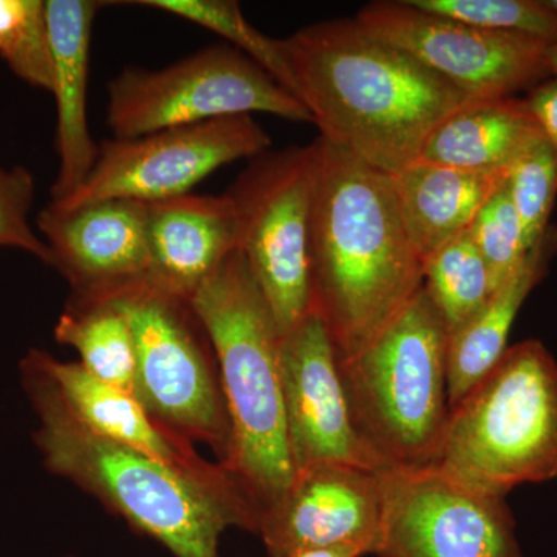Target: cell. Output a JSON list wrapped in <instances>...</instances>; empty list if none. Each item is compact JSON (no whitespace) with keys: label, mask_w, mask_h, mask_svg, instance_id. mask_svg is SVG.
<instances>
[{"label":"cell","mask_w":557,"mask_h":557,"mask_svg":"<svg viewBox=\"0 0 557 557\" xmlns=\"http://www.w3.org/2000/svg\"><path fill=\"white\" fill-rule=\"evenodd\" d=\"M282 47L321 137L391 177L416 163L438 124L471 100L355 17L300 28Z\"/></svg>","instance_id":"cell-1"},{"label":"cell","mask_w":557,"mask_h":557,"mask_svg":"<svg viewBox=\"0 0 557 557\" xmlns=\"http://www.w3.org/2000/svg\"><path fill=\"white\" fill-rule=\"evenodd\" d=\"M310 223V310L338 358L359 354L423 288L391 175L319 137Z\"/></svg>","instance_id":"cell-2"},{"label":"cell","mask_w":557,"mask_h":557,"mask_svg":"<svg viewBox=\"0 0 557 557\" xmlns=\"http://www.w3.org/2000/svg\"><path fill=\"white\" fill-rule=\"evenodd\" d=\"M21 379L38 416L33 440L44 467L100 498L175 557H219L228 527L258 533L260 515L244 491L208 485L91 431L30 354L21 361Z\"/></svg>","instance_id":"cell-3"},{"label":"cell","mask_w":557,"mask_h":557,"mask_svg":"<svg viewBox=\"0 0 557 557\" xmlns=\"http://www.w3.org/2000/svg\"><path fill=\"white\" fill-rule=\"evenodd\" d=\"M189 304L218 359L231 428L222 467L262 518L295 480L276 322L240 249L220 263Z\"/></svg>","instance_id":"cell-4"},{"label":"cell","mask_w":557,"mask_h":557,"mask_svg":"<svg viewBox=\"0 0 557 557\" xmlns=\"http://www.w3.org/2000/svg\"><path fill=\"white\" fill-rule=\"evenodd\" d=\"M445 325L421 288L355 357L339 359L351 420L381 469L428 468L449 420Z\"/></svg>","instance_id":"cell-5"},{"label":"cell","mask_w":557,"mask_h":557,"mask_svg":"<svg viewBox=\"0 0 557 557\" xmlns=\"http://www.w3.org/2000/svg\"><path fill=\"white\" fill-rule=\"evenodd\" d=\"M431 468L504 497L557 478V361L541 341L508 347L450 409Z\"/></svg>","instance_id":"cell-6"},{"label":"cell","mask_w":557,"mask_h":557,"mask_svg":"<svg viewBox=\"0 0 557 557\" xmlns=\"http://www.w3.org/2000/svg\"><path fill=\"white\" fill-rule=\"evenodd\" d=\"M95 300H109L129 322L137 354L138 401L161 426L178 437L208 443L225 461L231 442L228 413L209 362L211 344H205L207 333L189 300L149 278Z\"/></svg>","instance_id":"cell-7"},{"label":"cell","mask_w":557,"mask_h":557,"mask_svg":"<svg viewBox=\"0 0 557 557\" xmlns=\"http://www.w3.org/2000/svg\"><path fill=\"white\" fill-rule=\"evenodd\" d=\"M251 113L311 123L295 95L230 44L160 70L126 67L108 84L106 121L115 138Z\"/></svg>","instance_id":"cell-8"},{"label":"cell","mask_w":557,"mask_h":557,"mask_svg":"<svg viewBox=\"0 0 557 557\" xmlns=\"http://www.w3.org/2000/svg\"><path fill=\"white\" fill-rule=\"evenodd\" d=\"M314 148L251 159L226 194L239 215V249L285 336L310 313V223Z\"/></svg>","instance_id":"cell-9"},{"label":"cell","mask_w":557,"mask_h":557,"mask_svg":"<svg viewBox=\"0 0 557 557\" xmlns=\"http://www.w3.org/2000/svg\"><path fill=\"white\" fill-rule=\"evenodd\" d=\"M379 557H523L504 496L435 468L379 471Z\"/></svg>","instance_id":"cell-10"},{"label":"cell","mask_w":557,"mask_h":557,"mask_svg":"<svg viewBox=\"0 0 557 557\" xmlns=\"http://www.w3.org/2000/svg\"><path fill=\"white\" fill-rule=\"evenodd\" d=\"M271 148V137L251 115L228 116L172 127L137 138L106 139L97 163L75 194L60 208L102 200L156 203L193 193L212 172Z\"/></svg>","instance_id":"cell-11"},{"label":"cell","mask_w":557,"mask_h":557,"mask_svg":"<svg viewBox=\"0 0 557 557\" xmlns=\"http://www.w3.org/2000/svg\"><path fill=\"white\" fill-rule=\"evenodd\" d=\"M370 35L408 51L471 100L511 98L547 81L549 44L480 30L401 2H372L358 11Z\"/></svg>","instance_id":"cell-12"},{"label":"cell","mask_w":557,"mask_h":557,"mask_svg":"<svg viewBox=\"0 0 557 557\" xmlns=\"http://www.w3.org/2000/svg\"><path fill=\"white\" fill-rule=\"evenodd\" d=\"M281 381L295 474L321 463L380 471L355 429L338 351L314 311L281 338Z\"/></svg>","instance_id":"cell-13"},{"label":"cell","mask_w":557,"mask_h":557,"mask_svg":"<svg viewBox=\"0 0 557 557\" xmlns=\"http://www.w3.org/2000/svg\"><path fill=\"white\" fill-rule=\"evenodd\" d=\"M383 493L379 471L346 463L300 469L276 507L260 518L258 534L270 557L355 545L368 555L379 542Z\"/></svg>","instance_id":"cell-14"},{"label":"cell","mask_w":557,"mask_h":557,"mask_svg":"<svg viewBox=\"0 0 557 557\" xmlns=\"http://www.w3.org/2000/svg\"><path fill=\"white\" fill-rule=\"evenodd\" d=\"M36 225L53 269L72 287L69 302H89L149 277L148 203L102 200L78 208L49 203Z\"/></svg>","instance_id":"cell-15"},{"label":"cell","mask_w":557,"mask_h":557,"mask_svg":"<svg viewBox=\"0 0 557 557\" xmlns=\"http://www.w3.org/2000/svg\"><path fill=\"white\" fill-rule=\"evenodd\" d=\"M30 357L49 376L67 408L91 431L163 461L220 490H242L223 467L209 465L178 437L161 426L137 398L95 379L81 362H65L32 348Z\"/></svg>","instance_id":"cell-16"},{"label":"cell","mask_w":557,"mask_h":557,"mask_svg":"<svg viewBox=\"0 0 557 557\" xmlns=\"http://www.w3.org/2000/svg\"><path fill=\"white\" fill-rule=\"evenodd\" d=\"M149 281L188 299L239 249V215L228 194H185L148 203Z\"/></svg>","instance_id":"cell-17"},{"label":"cell","mask_w":557,"mask_h":557,"mask_svg":"<svg viewBox=\"0 0 557 557\" xmlns=\"http://www.w3.org/2000/svg\"><path fill=\"white\" fill-rule=\"evenodd\" d=\"M104 2L47 0L53 89L57 100V149L60 157L51 201H61L81 188L98 159L87 121L90 36L95 16Z\"/></svg>","instance_id":"cell-18"},{"label":"cell","mask_w":557,"mask_h":557,"mask_svg":"<svg viewBox=\"0 0 557 557\" xmlns=\"http://www.w3.org/2000/svg\"><path fill=\"white\" fill-rule=\"evenodd\" d=\"M505 180L507 174H478L424 161L392 175L406 233L421 262L468 231Z\"/></svg>","instance_id":"cell-19"},{"label":"cell","mask_w":557,"mask_h":557,"mask_svg":"<svg viewBox=\"0 0 557 557\" xmlns=\"http://www.w3.org/2000/svg\"><path fill=\"white\" fill-rule=\"evenodd\" d=\"M542 137L525 100H469L438 124L417 161L478 174H507Z\"/></svg>","instance_id":"cell-20"},{"label":"cell","mask_w":557,"mask_h":557,"mask_svg":"<svg viewBox=\"0 0 557 557\" xmlns=\"http://www.w3.org/2000/svg\"><path fill=\"white\" fill-rule=\"evenodd\" d=\"M548 236L515 273L494 289L478 314L448 341L449 409L478 386L508 350V336L519 310L547 269Z\"/></svg>","instance_id":"cell-21"},{"label":"cell","mask_w":557,"mask_h":557,"mask_svg":"<svg viewBox=\"0 0 557 557\" xmlns=\"http://www.w3.org/2000/svg\"><path fill=\"white\" fill-rule=\"evenodd\" d=\"M54 338L75 348L81 364L95 379L135 397L134 336L126 317L109 300L69 302L58 319Z\"/></svg>","instance_id":"cell-22"},{"label":"cell","mask_w":557,"mask_h":557,"mask_svg":"<svg viewBox=\"0 0 557 557\" xmlns=\"http://www.w3.org/2000/svg\"><path fill=\"white\" fill-rule=\"evenodd\" d=\"M423 289L449 336L482 310L494 288L469 231L423 263Z\"/></svg>","instance_id":"cell-23"},{"label":"cell","mask_w":557,"mask_h":557,"mask_svg":"<svg viewBox=\"0 0 557 557\" xmlns=\"http://www.w3.org/2000/svg\"><path fill=\"white\" fill-rule=\"evenodd\" d=\"M134 3L174 14L222 36L231 47L251 58L296 97L295 79L282 39L270 38L252 27L245 20L239 3L233 0H138Z\"/></svg>","instance_id":"cell-24"},{"label":"cell","mask_w":557,"mask_h":557,"mask_svg":"<svg viewBox=\"0 0 557 557\" xmlns=\"http://www.w3.org/2000/svg\"><path fill=\"white\" fill-rule=\"evenodd\" d=\"M0 58L17 78L38 89H53L46 2L0 0Z\"/></svg>","instance_id":"cell-25"},{"label":"cell","mask_w":557,"mask_h":557,"mask_svg":"<svg viewBox=\"0 0 557 557\" xmlns=\"http://www.w3.org/2000/svg\"><path fill=\"white\" fill-rule=\"evenodd\" d=\"M417 9L480 30L557 42V10L539 0H408Z\"/></svg>","instance_id":"cell-26"},{"label":"cell","mask_w":557,"mask_h":557,"mask_svg":"<svg viewBox=\"0 0 557 557\" xmlns=\"http://www.w3.org/2000/svg\"><path fill=\"white\" fill-rule=\"evenodd\" d=\"M505 186L531 251L547 237L557 194V160L545 137L539 138L512 163Z\"/></svg>","instance_id":"cell-27"},{"label":"cell","mask_w":557,"mask_h":557,"mask_svg":"<svg viewBox=\"0 0 557 557\" xmlns=\"http://www.w3.org/2000/svg\"><path fill=\"white\" fill-rule=\"evenodd\" d=\"M468 231L485 260L494 289L500 287L530 255L522 223L505 185L483 205Z\"/></svg>","instance_id":"cell-28"},{"label":"cell","mask_w":557,"mask_h":557,"mask_svg":"<svg viewBox=\"0 0 557 557\" xmlns=\"http://www.w3.org/2000/svg\"><path fill=\"white\" fill-rule=\"evenodd\" d=\"M35 190L30 171L22 166L13 170L0 166V247L21 249L53 267L49 247L28 220Z\"/></svg>","instance_id":"cell-29"},{"label":"cell","mask_w":557,"mask_h":557,"mask_svg":"<svg viewBox=\"0 0 557 557\" xmlns=\"http://www.w3.org/2000/svg\"><path fill=\"white\" fill-rule=\"evenodd\" d=\"M525 104L557 160V79L544 81L530 90Z\"/></svg>","instance_id":"cell-30"},{"label":"cell","mask_w":557,"mask_h":557,"mask_svg":"<svg viewBox=\"0 0 557 557\" xmlns=\"http://www.w3.org/2000/svg\"><path fill=\"white\" fill-rule=\"evenodd\" d=\"M368 555L364 548L355 545H338V547L313 548L300 552L293 557H361Z\"/></svg>","instance_id":"cell-31"},{"label":"cell","mask_w":557,"mask_h":557,"mask_svg":"<svg viewBox=\"0 0 557 557\" xmlns=\"http://www.w3.org/2000/svg\"><path fill=\"white\" fill-rule=\"evenodd\" d=\"M548 64L549 72L552 75H555V79H557V42L553 44L548 50Z\"/></svg>","instance_id":"cell-32"},{"label":"cell","mask_w":557,"mask_h":557,"mask_svg":"<svg viewBox=\"0 0 557 557\" xmlns=\"http://www.w3.org/2000/svg\"><path fill=\"white\" fill-rule=\"evenodd\" d=\"M549 5L557 10V0H549Z\"/></svg>","instance_id":"cell-33"},{"label":"cell","mask_w":557,"mask_h":557,"mask_svg":"<svg viewBox=\"0 0 557 557\" xmlns=\"http://www.w3.org/2000/svg\"><path fill=\"white\" fill-rule=\"evenodd\" d=\"M69 557H73V556H69Z\"/></svg>","instance_id":"cell-34"}]
</instances>
